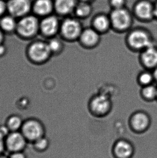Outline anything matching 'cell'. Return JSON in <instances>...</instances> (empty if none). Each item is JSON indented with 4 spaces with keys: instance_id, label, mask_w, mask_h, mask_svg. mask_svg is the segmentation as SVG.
<instances>
[{
    "instance_id": "obj_1",
    "label": "cell",
    "mask_w": 157,
    "mask_h": 158,
    "mask_svg": "<svg viewBox=\"0 0 157 158\" xmlns=\"http://www.w3.org/2000/svg\"><path fill=\"white\" fill-rule=\"evenodd\" d=\"M125 34V45L130 51L135 53H139L157 43L151 31L143 27H133Z\"/></svg>"
},
{
    "instance_id": "obj_2",
    "label": "cell",
    "mask_w": 157,
    "mask_h": 158,
    "mask_svg": "<svg viewBox=\"0 0 157 158\" xmlns=\"http://www.w3.org/2000/svg\"><path fill=\"white\" fill-rule=\"evenodd\" d=\"M26 59L34 65L46 64L53 57L47 40L34 39L30 41L26 49Z\"/></svg>"
},
{
    "instance_id": "obj_3",
    "label": "cell",
    "mask_w": 157,
    "mask_h": 158,
    "mask_svg": "<svg viewBox=\"0 0 157 158\" xmlns=\"http://www.w3.org/2000/svg\"><path fill=\"white\" fill-rule=\"evenodd\" d=\"M111 31L119 34H126L134 27V19L131 10L127 7L111 9L108 13Z\"/></svg>"
},
{
    "instance_id": "obj_4",
    "label": "cell",
    "mask_w": 157,
    "mask_h": 158,
    "mask_svg": "<svg viewBox=\"0 0 157 158\" xmlns=\"http://www.w3.org/2000/svg\"><path fill=\"white\" fill-rule=\"evenodd\" d=\"M40 19L33 14L18 19L15 35L23 41H32L39 35Z\"/></svg>"
},
{
    "instance_id": "obj_5",
    "label": "cell",
    "mask_w": 157,
    "mask_h": 158,
    "mask_svg": "<svg viewBox=\"0 0 157 158\" xmlns=\"http://www.w3.org/2000/svg\"><path fill=\"white\" fill-rule=\"evenodd\" d=\"M84 27L82 21L74 16L62 19L59 36L66 42H78Z\"/></svg>"
},
{
    "instance_id": "obj_6",
    "label": "cell",
    "mask_w": 157,
    "mask_h": 158,
    "mask_svg": "<svg viewBox=\"0 0 157 158\" xmlns=\"http://www.w3.org/2000/svg\"><path fill=\"white\" fill-rule=\"evenodd\" d=\"M112 109L111 99L103 93L94 94L88 102V110L94 117H105L110 114Z\"/></svg>"
},
{
    "instance_id": "obj_7",
    "label": "cell",
    "mask_w": 157,
    "mask_h": 158,
    "mask_svg": "<svg viewBox=\"0 0 157 158\" xmlns=\"http://www.w3.org/2000/svg\"><path fill=\"white\" fill-rule=\"evenodd\" d=\"M20 131L29 143L46 135L44 124L37 118H29L24 119Z\"/></svg>"
},
{
    "instance_id": "obj_8",
    "label": "cell",
    "mask_w": 157,
    "mask_h": 158,
    "mask_svg": "<svg viewBox=\"0 0 157 158\" xmlns=\"http://www.w3.org/2000/svg\"><path fill=\"white\" fill-rule=\"evenodd\" d=\"M131 10L134 19L138 21L149 23L155 21L153 1L136 0Z\"/></svg>"
},
{
    "instance_id": "obj_9",
    "label": "cell",
    "mask_w": 157,
    "mask_h": 158,
    "mask_svg": "<svg viewBox=\"0 0 157 158\" xmlns=\"http://www.w3.org/2000/svg\"><path fill=\"white\" fill-rule=\"evenodd\" d=\"M152 119L146 111L137 110L131 113L129 120L128 125L132 132L136 134H143L149 130L151 127Z\"/></svg>"
},
{
    "instance_id": "obj_10",
    "label": "cell",
    "mask_w": 157,
    "mask_h": 158,
    "mask_svg": "<svg viewBox=\"0 0 157 158\" xmlns=\"http://www.w3.org/2000/svg\"><path fill=\"white\" fill-rule=\"evenodd\" d=\"M62 19L55 14L40 19L39 35L46 40L59 36Z\"/></svg>"
},
{
    "instance_id": "obj_11",
    "label": "cell",
    "mask_w": 157,
    "mask_h": 158,
    "mask_svg": "<svg viewBox=\"0 0 157 158\" xmlns=\"http://www.w3.org/2000/svg\"><path fill=\"white\" fill-rule=\"evenodd\" d=\"M29 143L21 131L10 132L4 139L6 153L25 151Z\"/></svg>"
},
{
    "instance_id": "obj_12",
    "label": "cell",
    "mask_w": 157,
    "mask_h": 158,
    "mask_svg": "<svg viewBox=\"0 0 157 158\" xmlns=\"http://www.w3.org/2000/svg\"><path fill=\"white\" fill-rule=\"evenodd\" d=\"M101 36L91 26L86 27L83 29L77 42L85 49H94L101 43Z\"/></svg>"
},
{
    "instance_id": "obj_13",
    "label": "cell",
    "mask_w": 157,
    "mask_h": 158,
    "mask_svg": "<svg viewBox=\"0 0 157 158\" xmlns=\"http://www.w3.org/2000/svg\"><path fill=\"white\" fill-rule=\"evenodd\" d=\"M33 0H8V13L19 19L32 13Z\"/></svg>"
},
{
    "instance_id": "obj_14",
    "label": "cell",
    "mask_w": 157,
    "mask_h": 158,
    "mask_svg": "<svg viewBox=\"0 0 157 158\" xmlns=\"http://www.w3.org/2000/svg\"><path fill=\"white\" fill-rule=\"evenodd\" d=\"M138 61L145 69L153 70L157 66V42L138 53Z\"/></svg>"
},
{
    "instance_id": "obj_15",
    "label": "cell",
    "mask_w": 157,
    "mask_h": 158,
    "mask_svg": "<svg viewBox=\"0 0 157 158\" xmlns=\"http://www.w3.org/2000/svg\"><path fill=\"white\" fill-rule=\"evenodd\" d=\"M135 152L134 144L125 138L117 139L112 147V154L114 158H132Z\"/></svg>"
},
{
    "instance_id": "obj_16",
    "label": "cell",
    "mask_w": 157,
    "mask_h": 158,
    "mask_svg": "<svg viewBox=\"0 0 157 158\" xmlns=\"http://www.w3.org/2000/svg\"><path fill=\"white\" fill-rule=\"evenodd\" d=\"M100 35H103L111 31V20L108 13H96L91 17L90 26Z\"/></svg>"
},
{
    "instance_id": "obj_17",
    "label": "cell",
    "mask_w": 157,
    "mask_h": 158,
    "mask_svg": "<svg viewBox=\"0 0 157 158\" xmlns=\"http://www.w3.org/2000/svg\"><path fill=\"white\" fill-rule=\"evenodd\" d=\"M32 14L40 19L54 14L53 0H33Z\"/></svg>"
},
{
    "instance_id": "obj_18",
    "label": "cell",
    "mask_w": 157,
    "mask_h": 158,
    "mask_svg": "<svg viewBox=\"0 0 157 158\" xmlns=\"http://www.w3.org/2000/svg\"><path fill=\"white\" fill-rule=\"evenodd\" d=\"M54 14L61 19L72 16L77 0H53Z\"/></svg>"
},
{
    "instance_id": "obj_19",
    "label": "cell",
    "mask_w": 157,
    "mask_h": 158,
    "mask_svg": "<svg viewBox=\"0 0 157 158\" xmlns=\"http://www.w3.org/2000/svg\"><path fill=\"white\" fill-rule=\"evenodd\" d=\"M18 19L7 13L0 18V29L6 35L15 34Z\"/></svg>"
},
{
    "instance_id": "obj_20",
    "label": "cell",
    "mask_w": 157,
    "mask_h": 158,
    "mask_svg": "<svg viewBox=\"0 0 157 158\" xmlns=\"http://www.w3.org/2000/svg\"><path fill=\"white\" fill-rule=\"evenodd\" d=\"M93 12L92 3L78 2L73 16L81 21L85 20L91 16Z\"/></svg>"
},
{
    "instance_id": "obj_21",
    "label": "cell",
    "mask_w": 157,
    "mask_h": 158,
    "mask_svg": "<svg viewBox=\"0 0 157 158\" xmlns=\"http://www.w3.org/2000/svg\"><path fill=\"white\" fill-rule=\"evenodd\" d=\"M139 95L143 101L147 103H151L157 101V84H152L149 85L140 87Z\"/></svg>"
},
{
    "instance_id": "obj_22",
    "label": "cell",
    "mask_w": 157,
    "mask_h": 158,
    "mask_svg": "<svg viewBox=\"0 0 157 158\" xmlns=\"http://www.w3.org/2000/svg\"><path fill=\"white\" fill-rule=\"evenodd\" d=\"M24 119L18 114H12L6 118L5 125L10 132L20 131L23 124Z\"/></svg>"
},
{
    "instance_id": "obj_23",
    "label": "cell",
    "mask_w": 157,
    "mask_h": 158,
    "mask_svg": "<svg viewBox=\"0 0 157 158\" xmlns=\"http://www.w3.org/2000/svg\"><path fill=\"white\" fill-rule=\"evenodd\" d=\"M46 40L52 56H57L63 52L65 49V41L59 36Z\"/></svg>"
},
{
    "instance_id": "obj_24",
    "label": "cell",
    "mask_w": 157,
    "mask_h": 158,
    "mask_svg": "<svg viewBox=\"0 0 157 158\" xmlns=\"http://www.w3.org/2000/svg\"><path fill=\"white\" fill-rule=\"evenodd\" d=\"M136 81L140 88L155 83L152 71L143 69L137 76Z\"/></svg>"
},
{
    "instance_id": "obj_25",
    "label": "cell",
    "mask_w": 157,
    "mask_h": 158,
    "mask_svg": "<svg viewBox=\"0 0 157 158\" xmlns=\"http://www.w3.org/2000/svg\"><path fill=\"white\" fill-rule=\"evenodd\" d=\"M32 149L38 153H42L49 150L50 146V140L45 135L37 139L31 143Z\"/></svg>"
},
{
    "instance_id": "obj_26",
    "label": "cell",
    "mask_w": 157,
    "mask_h": 158,
    "mask_svg": "<svg viewBox=\"0 0 157 158\" xmlns=\"http://www.w3.org/2000/svg\"><path fill=\"white\" fill-rule=\"evenodd\" d=\"M111 9H119L127 7V0H108Z\"/></svg>"
},
{
    "instance_id": "obj_27",
    "label": "cell",
    "mask_w": 157,
    "mask_h": 158,
    "mask_svg": "<svg viewBox=\"0 0 157 158\" xmlns=\"http://www.w3.org/2000/svg\"><path fill=\"white\" fill-rule=\"evenodd\" d=\"M8 13L7 2L6 0H0V18Z\"/></svg>"
},
{
    "instance_id": "obj_28",
    "label": "cell",
    "mask_w": 157,
    "mask_h": 158,
    "mask_svg": "<svg viewBox=\"0 0 157 158\" xmlns=\"http://www.w3.org/2000/svg\"><path fill=\"white\" fill-rule=\"evenodd\" d=\"M8 158H28L25 151L13 152L7 155Z\"/></svg>"
},
{
    "instance_id": "obj_29",
    "label": "cell",
    "mask_w": 157,
    "mask_h": 158,
    "mask_svg": "<svg viewBox=\"0 0 157 158\" xmlns=\"http://www.w3.org/2000/svg\"><path fill=\"white\" fill-rule=\"evenodd\" d=\"M5 137L0 133V155L5 154V144H4Z\"/></svg>"
},
{
    "instance_id": "obj_30",
    "label": "cell",
    "mask_w": 157,
    "mask_h": 158,
    "mask_svg": "<svg viewBox=\"0 0 157 158\" xmlns=\"http://www.w3.org/2000/svg\"><path fill=\"white\" fill-rule=\"evenodd\" d=\"M10 132L8 128L6 127L5 124L0 125V133L2 134L4 137H6L9 133Z\"/></svg>"
},
{
    "instance_id": "obj_31",
    "label": "cell",
    "mask_w": 157,
    "mask_h": 158,
    "mask_svg": "<svg viewBox=\"0 0 157 158\" xmlns=\"http://www.w3.org/2000/svg\"><path fill=\"white\" fill-rule=\"evenodd\" d=\"M7 52H8V49L6 45H5V44L3 43L2 44H0V58H3L6 55Z\"/></svg>"
},
{
    "instance_id": "obj_32",
    "label": "cell",
    "mask_w": 157,
    "mask_h": 158,
    "mask_svg": "<svg viewBox=\"0 0 157 158\" xmlns=\"http://www.w3.org/2000/svg\"><path fill=\"white\" fill-rule=\"evenodd\" d=\"M5 36H6V35L4 34V32H3L0 29V44L4 43V41L6 39Z\"/></svg>"
},
{
    "instance_id": "obj_33",
    "label": "cell",
    "mask_w": 157,
    "mask_h": 158,
    "mask_svg": "<svg viewBox=\"0 0 157 158\" xmlns=\"http://www.w3.org/2000/svg\"><path fill=\"white\" fill-rule=\"evenodd\" d=\"M154 16H155V21H157V0H154Z\"/></svg>"
},
{
    "instance_id": "obj_34",
    "label": "cell",
    "mask_w": 157,
    "mask_h": 158,
    "mask_svg": "<svg viewBox=\"0 0 157 158\" xmlns=\"http://www.w3.org/2000/svg\"><path fill=\"white\" fill-rule=\"evenodd\" d=\"M152 72H153L155 83L157 84V66L153 69V70H152Z\"/></svg>"
},
{
    "instance_id": "obj_35",
    "label": "cell",
    "mask_w": 157,
    "mask_h": 158,
    "mask_svg": "<svg viewBox=\"0 0 157 158\" xmlns=\"http://www.w3.org/2000/svg\"><path fill=\"white\" fill-rule=\"evenodd\" d=\"M78 2H86V3H93L95 0H77Z\"/></svg>"
},
{
    "instance_id": "obj_36",
    "label": "cell",
    "mask_w": 157,
    "mask_h": 158,
    "mask_svg": "<svg viewBox=\"0 0 157 158\" xmlns=\"http://www.w3.org/2000/svg\"><path fill=\"white\" fill-rule=\"evenodd\" d=\"M0 158H8V156L5 154H2V155H0Z\"/></svg>"
},
{
    "instance_id": "obj_37",
    "label": "cell",
    "mask_w": 157,
    "mask_h": 158,
    "mask_svg": "<svg viewBox=\"0 0 157 158\" xmlns=\"http://www.w3.org/2000/svg\"><path fill=\"white\" fill-rule=\"evenodd\" d=\"M156 102H157V101H156Z\"/></svg>"
},
{
    "instance_id": "obj_38",
    "label": "cell",
    "mask_w": 157,
    "mask_h": 158,
    "mask_svg": "<svg viewBox=\"0 0 157 158\" xmlns=\"http://www.w3.org/2000/svg\"><path fill=\"white\" fill-rule=\"evenodd\" d=\"M6 1H8V0H6Z\"/></svg>"
}]
</instances>
